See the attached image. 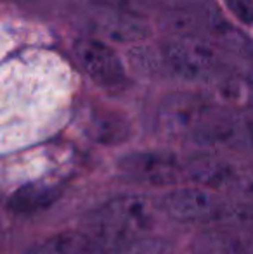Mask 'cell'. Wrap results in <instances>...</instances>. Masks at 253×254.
Instances as JSON below:
<instances>
[{
  "mask_svg": "<svg viewBox=\"0 0 253 254\" xmlns=\"http://www.w3.org/2000/svg\"><path fill=\"white\" fill-rule=\"evenodd\" d=\"M155 206L144 195L113 197L88 214V225L102 248H120L139 241L155 223Z\"/></svg>",
  "mask_w": 253,
  "mask_h": 254,
  "instance_id": "1",
  "label": "cell"
},
{
  "mask_svg": "<svg viewBox=\"0 0 253 254\" xmlns=\"http://www.w3.org/2000/svg\"><path fill=\"white\" fill-rule=\"evenodd\" d=\"M162 207L172 218L186 223L234 225L253 221V206L245 201H229L212 189L194 187L175 189L163 197Z\"/></svg>",
  "mask_w": 253,
  "mask_h": 254,
  "instance_id": "2",
  "label": "cell"
},
{
  "mask_svg": "<svg viewBox=\"0 0 253 254\" xmlns=\"http://www.w3.org/2000/svg\"><path fill=\"white\" fill-rule=\"evenodd\" d=\"M163 63L175 76L187 81L212 80L219 76L220 54L206 38L196 35H179L163 45Z\"/></svg>",
  "mask_w": 253,
  "mask_h": 254,
  "instance_id": "3",
  "label": "cell"
},
{
  "mask_svg": "<svg viewBox=\"0 0 253 254\" xmlns=\"http://www.w3.org/2000/svg\"><path fill=\"white\" fill-rule=\"evenodd\" d=\"M219 109V104L199 95L173 94L160 104L158 127L169 137L194 142Z\"/></svg>",
  "mask_w": 253,
  "mask_h": 254,
  "instance_id": "4",
  "label": "cell"
},
{
  "mask_svg": "<svg viewBox=\"0 0 253 254\" xmlns=\"http://www.w3.org/2000/svg\"><path fill=\"white\" fill-rule=\"evenodd\" d=\"M120 171L130 182L170 187L186 180V163L167 152H134L120 161Z\"/></svg>",
  "mask_w": 253,
  "mask_h": 254,
  "instance_id": "5",
  "label": "cell"
},
{
  "mask_svg": "<svg viewBox=\"0 0 253 254\" xmlns=\"http://www.w3.org/2000/svg\"><path fill=\"white\" fill-rule=\"evenodd\" d=\"M75 56L85 74L95 85L115 88L125 81V67L111 45L95 37H80L75 40Z\"/></svg>",
  "mask_w": 253,
  "mask_h": 254,
  "instance_id": "6",
  "label": "cell"
},
{
  "mask_svg": "<svg viewBox=\"0 0 253 254\" xmlns=\"http://www.w3.org/2000/svg\"><path fill=\"white\" fill-rule=\"evenodd\" d=\"M88 19L92 26L108 40L135 44L149 35L148 23L137 12L113 2H92L88 9Z\"/></svg>",
  "mask_w": 253,
  "mask_h": 254,
  "instance_id": "7",
  "label": "cell"
},
{
  "mask_svg": "<svg viewBox=\"0 0 253 254\" xmlns=\"http://www.w3.org/2000/svg\"><path fill=\"white\" fill-rule=\"evenodd\" d=\"M61 189L58 185L45 182H31L10 194L7 201V209L17 216H31L35 213L47 209L58 201Z\"/></svg>",
  "mask_w": 253,
  "mask_h": 254,
  "instance_id": "8",
  "label": "cell"
},
{
  "mask_svg": "<svg viewBox=\"0 0 253 254\" xmlns=\"http://www.w3.org/2000/svg\"><path fill=\"white\" fill-rule=\"evenodd\" d=\"M104 248L90 232H61L38 242L26 254H101Z\"/></svg>",
  "mask_w": 253,
  "mask_h": 254,
  "instance_id": "9",
  "label": "cell"
},
{
  "mask_svg": "<svg viewBox=\"0 0 253 254\" xmlns=\"http://www.w3.org/2000/svg\"><path fill=\"white\" fill-rule=\"evenodd\" d=\"M88 130L99 142H120L127 137V125L122 118L111 113H92L88 118Z\"/></svg>",
  "mask_w": 253,
  "mask_h": 254,
  "instance_id": "10",
  "label": "cell"
},
{
  "mask_svg": "<svg viewBox=\"0 0 253 254\" xmlns=\"http://www.w3.org/2000/svg\"><path fill=\"white\" fill-rule=\"evenodd\" d=\"M220 254H253V235H234L219 242Z\"/></svg>",
  "mask_w": 253,
  "mask_h": 254,
  "instance_id": "11",
  "label": "cell"
},
{
  "mask_svg": "<svg viewBox=\"0 0 253 254\" xmlns=\"http://www.w3.org/2000/svg\"><path fill=\"white\" fill-rule=\"evenodd\" d=\"M224 5L241 24H253V0H224Z\"/></svg>",
  "mask_w": 253,
  "mask_h": 254,
  "instance_id": "12",
  "label": "cell"
}]
</instances>
